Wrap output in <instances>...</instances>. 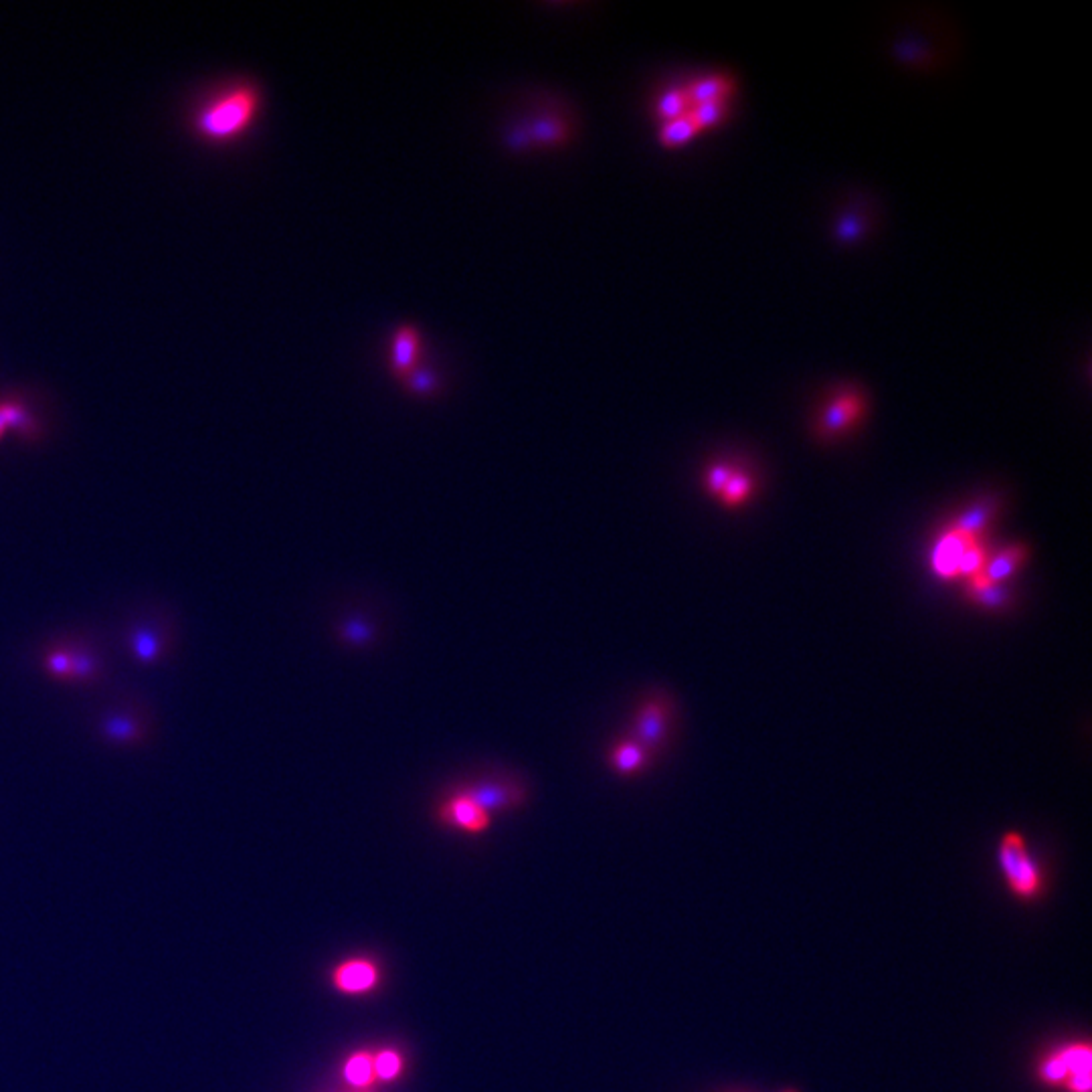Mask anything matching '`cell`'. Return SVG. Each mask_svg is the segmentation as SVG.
I'll use <instances>...</instances> for the list:
<instances>
[{
  "label": "cell",
  "mask_w": 1092,
  "mask_h": 1092,
  "mask_svg": "<svg viewBox=\"0 0 1092 1092\" xmlns=\"http://www.w3.org/2000/svg\"><path fill=\"white\" fill-rule=\"evenodd\" d=\"M259 110V92L253 84H237L206 102L192 120L198 136L212 142L231 140L251 126Z\"/></svg>",
  "instance_id": "obj_1"
},
{
  "label": "cell",
  "mask_w": 1092,
  "mask_h": 1092,
  "mask_svg": "<svg viewBox=\"0 0 1092 1092\" xmlns=\"http://www.w3.org/2000/svg\"><path fill=\"white\" fill-rule=\"evenodd\" d=\"M866 415L868 395L858 387H842L820 409L814 431L822 442H836L852 433Z\"/></svg>",
  "instance_id": "obj_2"
},
{
  "label": "cell",
  "mask_w": 1092,
  "mask_h": 1092,
  "mask_svg": "<svg viewBox=\"0 0 1092 1092\" xmlns=\"http://www.w3.org/2000/svg\"><path fill=\"white\" fill-rule=\"evenodd\" d=\"M999 866L1009 889L1019 897H1034L1040 891V870L1032 860L1024 838L1009 832L999 844Z\"/></svg>",
  "instance_id": "obj_3"
},
{
  "label": "cell",
  "mask_w": 1092,
  "mask_h": 1092,
  "mask_svg": "<svg viewBox=\"0 0 1092 1092\" xmlns=\"http://www.w3.org/2000/svg\"><path fill=\"white\" fill-rule=\"evenodd\" d=\"M1092 1052L1088 1044L1060 1050L1042 1064V1078L1050 1084H1064L1070 1092H1090Z\"/></svg>",
  "instance_id": "obj_4"
},
{
  "label": "cell",
  "mask_w": 1092,
  "mask_h": 1092,
  "mask_svg": "<svg viewBox=\"0 0 1092 1092\" xmlns=\"http://www.w3.org/2000/svg\"><path fill=\"white\" fill-rule=\"evenodd\" d=\"M458 793L472 799L478 808H482L490 816H492V812L517 810L525 804V799H527V791L521 783L506 781V779L478 781V783H472L468 787H462Z\"/></svg>",
  "instance_id": "obj_5"
},
{
  "label": "cell",
  "mask_w": 1092,
  "mask_h": 1092,
  "mask_svg": "<svg viewBox=\"0 0 1092 1092\" xmlns=\"http://www.w3.org/2000/svg\"><path fill=\"white\" fill-rule=\"evenodd\" d=\"M670 728V704L664 698H649L637 710L633 722V739L647 753L664 747Z\"/></svg>",
  "instance_id": "obj_6"
},
{
  "label": "cell",
  "mask_w": 1092,
  "mask_h": 1092,
  "mask_svg": "<svg viewBox=\"0 0 1092 1092\" xmlns=\"http://www.w3.org/2000/svg\"><path fill=\"white\" fill-rule=\"evenodd\" d=\"M171 627L165 619H151L134 625L128 633V647L136 662L159 664L171 649Z\"/></svg>",
  "instance_id": "obj_7"
},
{
  "label": "cell",
  "mask_w": 1092,
  "mask_h": 1092,
  "mask_svg": "<svg viewBox=\"0 0 1092 1092\" xmlns=\"http://www.w3.org/2000/svg\"><path fill=\"white\" fill-rule=\"evenodd\" d=\"M975 541H981V539H973V537H967L955 529H946L938 539L936 543L932 545V550H930V566H932V572L944 580H955L959 578V568H961V562L969 550V546L975 543Z\"/></svg>",
  "instance_id": "obj_8"
},
{
  "label": "cell",
  "mask_w": 1092,
  "mask_h": 1092,
  "mask_svg": "<svg viewBox=\"0 0 1092 1092\" xmlns=\"http://www.w3.org/2000/svg\"><path fill=\"white\" fill-rule=\"evenodd\" d=\"M440 820L446 826L458 828L468 834H482L490 828L492 816L478 808L472 799L462 793H454L440 808Z\"/></svg>",
  "instance_id": "obj_9"
},
{
  "label": "cell",
  "mask_w": 1092,
  "mask_h": 1092,
  "mask_svg": "<svg viewBox=\"0 0 1092 1092\" xmlns=\"http://www.w3.org/2000/svg\"><path fill=\"white\" fill-rule=\"evenodd\" d=\"M100 733L114 745H138L146 737V720L136 708H118L104 716Z\"/></svg>",
  "instance_id": "obj_10"
},
{
  "label": "cell",
  "mask_w": 1092,
  "mask_h": 1092,
  "mask_svg": "<svg viewBox=\"0 0 1092 1092\" xmlns=\"http://www.w3.org/2000/svg\"><path fill=\"white\" fill-rule=\"evenodd\" d=\"M379 967L369 959H350L338 965L332 973V983L338 991L348 995H360L373 991L379 983Z\"/></svg>",
  "instance_id": "obj_11"
},
{
  "label": "cell",
  "mask_w": 1092,
  "mask_h": 1092,
  "mask_svg": "<svg viewBox=\"0 0 1092 1092\" xmlns=\"http://www.w3.org/2000/svg\"><path fill=\"white\" fill-rule=\"evenodd\" d=\"M7 431H17L25 440H37L41 435V423L23 399H0V440H3Z\"/></svg>",
  "instance_id": "obj_12"
},
{
  "label": "cell",
  "mask_w": 1092,
  "mask_h": 1092,
  "mask_svg": "<svg viewBox=\"0 0 1092 1092\" xmlns=\"http://www.w3.org/2000/svg\"><path fill=\"white\" fill-rule=\"evenodd\" d=\"M419 350H421L419 332L411 326H403L395 334L393 346H391V367L399 379L407 381L415 373Z\"/></svg>",
  "instance_id": "obj_13"
},
{
  "label": "cell",
  "mask_w": 1092,
  "mask_h": 1092,
  "mask_svg": "<svg viewBox=\"0 0 1092 1092\" xmlns=\"http://www.w3.org/2000/svg\"><path fill=\"white\" fill-rule=\"evenodd\" d=\"M686 94L692 106L716 100L731 102V98H735L737 94V80L728 76V73H708V76H702L696 82L688 84Z\"/></svg>",
  "instance_id": "obj_14"
},
{
  "label": "cell",
  "mask_w": 1092,
  "mask_h": 1092,
  "mask_svg": "<svg viewBox=\"0 0 1092 1092\" xmlns=\"http://www.w3.org/2000/svg\"><path fill=\"white\" fill-rule=\"evenodd\" d=\"M1028 556H1030V548L1026 545H1009L987 558L983 574L989 582L1003 585V582H1007L1019 568L1024 566Z\"/></svg>",
  "instance_id": "obj_15"
},
{
  "label": "cell",
  "mask_w": 1092,
  "mask_h": 1092,
  "mask_svg": "<svg viewBox=\"0 0 1092 1092\" xmlns=\"http://www.w3.org/2000/svg\"><path fill=\"white\" fill-rule=\"evenodd\" d=\"M67 647L71 655V684H96L102 676V660L98 653L86 643H71Z\"/></svg>",
  "instance_id": "obj_16"
},
{
  "label": "cell",
  "mask_w": 1092,
  "mask_h": 1092,
  "mask_svg": "<svg viewBox=\"0 0 1092 1092\" xmlns=\"http://www.w3.org/2000/svg\"><path fill=\"white\" fill-rule=\"evenodd\" d=\"M965 595L985 607V609H1001L1009 603V593L1003 585H995V582H989L985 578L983 572H979L977 576L965 580Z\"/></svg>",
  "instance_id": "obj_17"
},
{
  "label": "cell",
  "mask_w": 1092,
  "mask_h": 1092,
  "mask_svg": "<svg viewBox=\"0 0 1092 1092\" xmlns=\"http://www.w3.org/2000/svg\"><path fill=\"white\" fill-rule=\"evenodd\" d=\"M649 761V753L635 741H621L609 751V765L621 775H635L643 771Z\"/></svg>",
  "instance_id": "obj_18"
},
{
  "label": "cell",
  "mask_w": 1092,
  "mask_h": 1092,
  "mask_svg": "<svg viewBox=\"0 0 1092 1092\" xmlns=\"http://www.w3.org/2000/svg\"><path fill=\"white\" fill-rule=\"evenodd\" d=\"M995 517V504L993 502H979L975 506H971L969 510H965V513L951 525V529L967 535V537H973V539H983L985 531H987V525L991 523V519Z\"/></svg>",
  "instance_id": "obj_19"
},
{
  "label": "cell",
  "mask_w": 1092,
  "mask_h": 1092,
  "mask_svg": "<svg viewBox=\"0 0 1092 1092\" xmlns=\"http://www.w3.org/2000/svg\"><path fill=\"white\" fill-rule=\"evenodd\" d=\"M342 1076L348 1084L356 1086V1088H369L375 1084L377 1076H375V1064H373V1054L369 1050H358L354 1052L346 1062H344V1068H342Z\"/></svg>",
  "instance_id": "obj_20"
},
{
  "label": "cell",
  "mask_w": 1092,
  "mask_h": 1092,
  "mask_svg": "<svg viewBox=\"0 0 1092 1092\" xmlns=\"http://www.w3.org/2000/svg\"><path fill=\"white\" fill-rule=\"evenodd\" d=\"M688 114H690V118L694 120V124L700 132L714 130V128L722 126L728 120V116H731V102L716 100V102L696 104V106L690 108Z\"/></svg>",
  "instance_id": "obj_21"
},
{
  "label": "cell",
  "mask_w": 1092,
  "mask_h": 1092,
  "mask_svg": "<svg viewBox=\"0 0 1092 1092\" xmlns=\"http://www.w3.org/2000/svg\"><path fill=\"white\" fill-rule=\"evenodd\" d=\"M696 134H700V130L696 128L690 114H686L662 124L660 142L666 146V149H678V146L688 144Z\"/></svg>",
  "instance_id": "obj_22"
},
{
  "label": "cell",
  "mask_w": 1092,
  "mask_h": 1092,
  "mask_svg": "<svg viewBox=\"0 0 1092 1092\" xmlns=\"http://www.w3.org/2000/svg\"><path fill=\"white\" fill-rule=\"evenodd\" d=\"M753 490H755V482L751 480V476L737 470V472L733 474V478L728 480L726 486L722 488L718 500H720L726 508H737V506L745 504V502L751 498Z\"/></svg>",
  "instance_id": "obj_23"
},
{
  "label": "cell",
  "mask_w": 1092,
  "mask_h": 1092,
  "mask_svg": "<svg viewBox=\"0 0 1092 1092\" xmlns=\"http://www.w3.org/2000/svg\"><path fill=\"white\" fill-rule=\"evenodd\" d=\"M692 104H690V98L686 94V88H674V90H668L666 94L660 96L658 100V106H655V114H658V118L664 122H670V120H676L680 116H686L690 112Z\"/></svg>",
  "instance_id": "obj_24"
},
{
  "label": "cell",
  "mask_w": 1092,
  "mask_h": 1092,
  "mask_svg": "<svg viewBox=\"0 0 1092 1092\" xmlns=\"http://www.w3.org/2000/svg\"><path fill=\"white\" fill-rule=\"evenodd\" d=\"M373 1064H375V1076L377 1080H383V1082H391L395 1078L401 1076L405 1064H403V1056L397 1052V1050H379L377 1054H373Z\"/></svg>",
  "instance_id": "obj_25"
},
{
  "label": "cell",
  "mask_w": 1092,
  "mask_h": 1092,
  "mask_svg": "<svg viewBox=\"0 0 1092 1092\" xmlns=\"http://www.w3.org/2000/svg\"><path fill=\"white\" fill-rule=\"evenodd\" d=\"M43 666L55 680L71 682V655L67 645L49 649L43 658Z\"/></svg>",
  "instance_id": "obj_26"
},
{
  "label": "cell",
  "mask_w": 1092,
  "mask_h": 1092,
  "mask_svg": "<svg viewBox=\"0 0 1092 1092\" xmlns=\"http://www.w3.org/2000/svg\"><path fill=\"white\" fill-rule=\"evenodd\" d=\"M735 472H737V470H735L733 466H728V464H714V466H710L708 472H706V478H704L706 490H708L712 496L718 498L720 492H722V488L726 486L728 480L733 478Z\"/></svg>",
  "instance_id": "obj_27"
},
{
  "label": "cell",
  "mask_w": 1092,
  "mask_h": 1092,
  "mask_svg": "<svg viewBox=\"0 0 1092 1092\" xmlns=\"http://www.w3.org/2000/svg\"><path fill=\"white\" fill-rule=\"evenodd\" d=\"M531 132H533V136L539 138L541 142L556 144V142H562V140H564L566 128H564L560 122H539Z\"/></svg>",
  "instance_id": "obj_28"
},
{
  "label": "cell",
  "mask_w": 1092,
  "mask_h": 1092,
  "mask_svg": "<svg viewBox=\"0 0 1092 1092\" xmlns=\"http://www.w3.org/2000/svg\"><path fill=\"white\" fill-rule=\"evenodd\" d=\"M789 1092H791V1090H789Z\"/></svg>",
  "instance_id": "obj_29"
}]
</instances>
